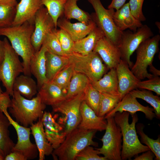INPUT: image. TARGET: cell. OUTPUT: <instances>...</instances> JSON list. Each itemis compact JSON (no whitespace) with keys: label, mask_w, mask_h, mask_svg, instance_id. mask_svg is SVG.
Listing matches in <instances>:
<instances>
[{"label":"cell","mask_w":160,"mask_h":160,"mask_svg":"<svg viewBox=\"0 0 160 160\" xmlns=\"http://www.w3.org/2000/svg\"><path fill=\"white\" fill-rule=\"evenodd\" d=\"M34 28V22L29 21L19 25L0 28V36L8 39L14 50L21 57L23 74L30 76V62L35 52L31 40Z\"/></svg>","instance_id":"6da1fadb"},{"label":"cell","mask_w":160,"mask_h":160,"mask_svg":"<svg viewBox=\"0 0 160 160\" xmlns=\"http://www.w3.org/2000/svg\"><path fill=\"white\" fill-rule=\"evenodd\" d=\"M129 113L124 111L116 112L113 116L116 124L120 128L122 137L121 151V160H130L138 154L150 150L148 147L142 144L138 139L135 127L138 121L135 113L131 115L132 123H129Z\"/></svg>","instance_id":"7a4b0ae2"},{"label":"cell","mask_w":160,"mask_h":160,"mask_svg":"<svg viewBox=\"0 0 160 160\" xmlns=\"http://www.w3.org/2000/svg\"><path fill=\"white\" fill-rule=\"evenodd\" d=\"M12 97L9 112L19 124L28 127L42 117L46 105L42 102L38 93L29 99L13 91Z\"/></svg>","instance_id":"3957f363"},{"label":"cell","mask_w":160,"mask_h":160,"mask_svg":"<svg viewBox=\"0 0 160 160\" xmlns=\"http://www.w3.org/2000/svg\"><path fill=\"white\" fill-rule=\"evenodd\" d=\"M97 131L76 128L67 134L60 145L54 149V159L60 160H75L76 155L88 146H98L93 140Z\"/></svg>","instance_id":"277c9868"},{"label":"cell","mask_w":160,"mask_h":160,"mask_svg":"<svg viewBox=\"0 0 160 160\" xmlns=\"http://www.w3.org/2000/svg\"><path fill=\"white\" fill-rule=\"evenodd\" d=\"M67 56L74 71L86 75L91 83L100 79L106 72V68L103 60L95 52L86 55L73 52Z\"/></svg>","instance_id":"5b68a950"},{"label":"cell","mask_w":160,"mask_h":160,"mask_svg":"<svg viewBox=\"0 0 160 160\" xmlns=\"http://www.w3.org/2000/svg\"><path fill=\"white\" fill-rule=\"evenodd\" d=\"M5 53L4 59L0 64V79L6 91L10 95H13V85L16 78L23 73L22 62L19 56L14 50L8 40L5 37Z\"/></svg>","instance_id":"8992f818"},{"label":"cell","mask_w":160,"mask_h":160,"mask_svg":"<svg viewBox=\"0 0 160 160\" xmlns=\"http://www.w3.org/2000/svg\"><path fill=\"white\" fill-rule=\"evenodd\" d=\"M160 36H153L142 42L136 49V60L131 71L140 80L151 79L154 76L147 71L148 66L152 65L154 56L159 50Z\"/></svg>","instance_id":"52a82bcc"},{"label":"cell","mask_w":160,"mask_h":160,"mask_svg":"<svg viewBox=\"0 0 160 160\" xmlns=\"http://www.w3.org/2000/svg\"><path fill=\"white\" fill-rule=\"evenodd\" d=\"M84 100V92H83L52 107L54 112L61 114L62 116L57 122L67 135L77 128L81 121L80 107Z\"/></svg>","instance_id":"ba28073f"},{"label":"cell","mask_w":160,"mask_h":160,"mask_svg":"<svg viewBox=\"0 0 160 160\" xmlns=\"http://www.w3.org/2000/svg\"><path fill=\"white\" fill-rule=\"evenodd\" d=\"M92 5L95 12L91 15L92 19L100 28L105 36L119 47L121 42L122 32L115 25L113 18V9H105L100 0H87Z\"/></svg>","instance_id":"9c48e42d"},{"label":"cell","mask_w":160,"mask_h":160,"mask_svg":"<svg viewBox=\"0 0 160 160\" xmlns=\"http://www.w3.org/2000/svg\"><path fill=\"white\" fill-rule=\"evenodd\" d=\"M106 119L105 132L100 139L102 146L96 149L99 155H103L107 160H121L122 140L120 128L116 123L113 116Z\"/></svg>","instance_id":"30bf717a"},{"label":"cell","mask_w":160,"mask_h":160,"mask_svg":"<svg viewBox=\"0 0 160 160\" xmlns=\"http://www.w3.org/2000/svg\"><path fill=\"white\" fill-rule=\"evenodd\" d=\"M153 36L151 28L144 25L133 32L129 30L122 31L121 42L119 48L121 59L124 60L129 68L133 64L130 60V57L136 50L140 44L144 41Z\"/></svg>","instance_id":"8fae6325"},{"label":"cell","mask_w":160,"mask_h":160,"mask_svg":"<svg viewBox=\"0 0 160 160\" xmlns=\"http://www.w3.org/2000/svg\"><path fill=\"white\" fill-rule=\"evenodd\" d=\"M34 28L31 36V43L35 52L41 47L48 33L56 27L53 19L44 6L36 13L34 18Z\"/></svg>","instance_id":"7c38bea8"},{"label":"cell","mask_w":160,"mask_h":160,"mask_svg":"<svg viewBox=\"0 0 160 160\" xmlns=\"http://www.w3.org/2000/svg\"><path fill=\"white\" fill-rule=\"evenodd\" d=\"M5 115L14 128L17 135V141L12 151H17L21 152L27 160H32L36 158L38 151L36 144L33 143L30 140V127H25L19 124L11 117L8 113Z\"/></svg>","instance_id":"4fadbf2b"},{"label":"cell","mask_w":160,"mask_h":160,"mask_svg":"<svg viewBox=\"0 0 160 160\" xmlns=\"http://www.w3.org/2000/svg\"><path fill=\"white\" fill-rule=\"evenodd\" d=\"M125 111L129 112L131 115L137 112H143L146 119L151 120L156 116L153 108L148 106H144L140 104L135 98L129 93L126 94L118 103L115 108L105 115L104 118L113 116L117 112L121 113Z\"/></svg>","instance_id":"5bb4252c"},{"label":"cell","mask_w":160,"mask_h":160,"mask_svg":"<svg viewBox=\"0 0 160 160\" xmlns=\"http://www.w3.org/2000/svg\"><path fill=\"white\" fill-rule=\"evenodd\" d=\"M57 116L45 111L41 117L46 135L54 149L63 143L67 135L63 127L56 121Z\"/></svg>","instance_id":"9a60e30c"},{"label":"cell","mask_w":160,"mask_h":160,"mask_svg":"<svg viewBox=\"0 0 160 160\" xmlns=\"http://www.w3.org/2000/svg\"><path fill=\"white\" fill-rule=\"evenodd\" d=\"M97 53L109 69L115 68L121 55L119 47L105 36L97 41L93 51Z\"/></svg>","instance_id":"2e32d148"},{"label":"cell","mask_w":160,"mask_h":160,"mask_svg":"<svg viewBox=\"0 0 160 160\" xmlns=\"http://www.w3.org/2000/svg\"><path fill=\"white\" fill-rule=\"evenodd\" d=\"M118 82V91L122 98L126 94L137 88L140 80L129 69L127 63L121 59L115 68Z\"/></svg>","instance_id":"e0dca14e"},{"label":"cell","mask_w":160,"mask_h":160,"mask_svg":"<svg viewBox=\"0 0 160 160\" xmlns=\"http://www.w3.org/2000/svg\"><path fill=\"white\" fill-rule=\"evenodd\" d=\"M97 26L92 19L88 24L81 22L72 23L62 16L57 20V27L65 31L74 42L87 36Z\"/></svg>","instance_id":"ac0fdd59"},{"label":"cell","mask_w":160,"mask_h":160,"mask_svg":"<svg viewBox=\"0 0 160 160\" xmlns=\"http://www.w3.org/2000/svg\"><path fill=\"white\" fill-rule=\"evenodd\" d=\"M80 112L81 120L78 128L100 132L105 130L107 121L104 117L97 115L84 100L81 104Z\"/></svg>","instance_id":"d6986e66"},{"label":"cell","mask_w":160,"mask_h":160,"mask_svg":"<svg viewBox=\"0 0 160 160\" xmlns=\"http://www.w3.org/2000/svg\"><path fill=\"white\" fill-rule=\"evenodd\" d=\"M43 6L41 0H21L17 5L12 26L20 25L26 21L34 22L36 13Z\"/></svg>","instance_id":"ffe728a7"},{"label":"cell","mask_w":160,"mask_h":160,"mask_svg":"<svg viewBox=\"0 0 160 160\" xmlns=\"http://www.w3.org/2000/svg\"><path fill=\"white\" fill-rule=\"evenodd\" d=\"M113 18L117 28L121 32L127 29L135 32L143 25L132 14L129 2L125 3L120 9L114 11Z\"/></svg>","instance_id":"44dd1931"},{"label":"cell","mask_w":160,"mask_h":160,"mask_svg":"<svg viewBox=\"0 0 160 160\" xmlns=\"http://www.w3.org/2000/svg\"><path fill=\"white\" fill-rule=\"evenodd\" d=\"M30 128L38 149L39 160H44L45 156L52 155L54 149L46 135L41 118L36 122L32 124Z\"/></svg>","instance_id":"7402d4cb"},{"label":"cell","mask_w":160,"mask_h":160,"mask_svg":"<svg viewBox=\"0 0 160 160\" xmlns=\"http://www.w3.org/2000/svg\"><path fill=\"white\" fill-rule=\"evenodd\" d=\"M38 93L44 103L52 107L66 99V92L52 81L44 83Z\"/></svg>","instance_id":"603a6c76"},{"label":"cell","mask_w":160,"mask_h":160,"mask_svg":"<svg viewBox=\"0 0 160 160\" xmlns=\"http://www.w3.org/2000/svg\"><path fill=\"white\" fill-rule=\"evenodd\" d=\"M47 51V48L42 45L38 51L35 52L30 62V72L36 80L38 89L48 81L46 76L45 53Z\"/></svg>","instance_id":"cb8c5ba5"},{"label":"cell","mask_w":160,"mask_h":160,"mask_svg":"<svg viewBox=\"0 0 160 160\" xmlns=\"http://www.w3.org/2000/svg\"><path fill=\"white\" fill-rule=\"evenodd\" d=\"M104 36L102 30L96 26L87 36L74 42L73 52L82 55H87L93 51L97 41Z\"/></svg>","instance_id":"d4e9b609"},{"label":"cell","mask_w":160,"mask_h":160,"mask_svg":"<svg viewBox=\"0 0 160 160\" xmlns=\"http://www.w3.org/2000/svg\"><path fill=\"white\" fill-rule=\"evenodd\" d=\"M45 57L46 76L48 81H51L59 71L69 64L67 56L58 55L48 50Z\"/></svg>","instance_id":"484cf974"},{"label":"cell","mask_w":160,"mask_h":160,"mask_svg":"<svg viewBox=\"0 0 160 160\" xmlns=\"http://www.w3.org/2000/svg\"><path fill=\"white\" fill-rule=\"evenodd\" d=\"M93 87L100 92L105 93L113 95L119 94L118 82L115 68H112L104 75L99 80L91 83Z\"/></svg>","instance_id":"4316f807"},{"label":"cell","mask_w":160,"mask_h":160,"mask_svg":"<svg viewBox=\"0 0 160 160\" xmlns=\"http://www.w3.org/2000/svg\"><path fill=\"white\" fill-rule=\"evenodd\" d=\"M13 91L29 99L37 94L38 88L37 82L31 76L20 75L15 79L13 85Z\"/></svg>","instance_id":"83f0119b"},{"label":"cell","mask_w":160,"mask_h":160,"mask_svg":"<svg viewBox=\"0 0 160 160\" xmlns=\"http://www.w3.org/2000/svg\"><path fill=\"white\" fill-rule=\"evenodd\" d=\"M10 121L4 113L0 111V148L5 156L12 151L15 144L10 137Z\"/></svg>","instance_id":"f1b7e54d"},{"label":"cell","mask_w":160,"mask_h":160,"mask_svg":"<svg viewBox=\"0 0 160 160\" xmlns=\"http://www.w3.org/2000/svg\"><path fill=\"white\" fill-rule=\"evenodd\" d=\"M17 0L0 1V28L11 26L15 18Z\"/></svg>","instance_id":"f546056e"},{"label":"cell","mask_w":160,"mask_h":160,"mask_svg":"<svg viewBox=\"0 0 160 160\" xmlns=\"http://www.w3.org/2000/svg\"><path fill=\"white\" fill-rule=\"evenodd\" d=\"M78 0H67L64 7L63 14L68 20L75 19L88 24L92 20L91 15L80 9L77 4Z\"/></svg>","instance_id":"4dcf8cb0"},{"label":"cell","mask_w":160,"mask_h":160,"mask_svg":"<svg viewBox=\"0 0 160 160\" xmlns=\"http://www.w3.org/2000/svg\"><path fill=\"white\" fill-rule=\"evenodd\" d=\"M90 83L86 75L74 72L66 90V99L84 92Z\"/></svg>","instance_id":"1f68e13d"},{"label":"cell","mask_w":160,"mask_h":160,"mask_svg":"<svg viewBox=\"0 0 160 160\" xmlns=\"http://www.w3.org/2000/svg\"><path fill=\"white\" fill-rule=\"evenodd\" d=\"M136 98L141 99L150 104L153 108L156 116L160 117V99L154 95L151 91L146 89H134L129 92Z\"/></svg>","instance_id":"d6a6232c"},{"label":"cell","mask_w":160,"mask_h":160,"mask_svg":"<svg viewBox=\"0 0 160 160\" xmlns=\"http://www.w3.org/2000/svg\"><path fill=\"white\" fill-rule=\"evenodd\" d=\"M100 101L99 116L104 117L113 109L121 100V95H115L100 92Z\"/></svg>","instance_id":"836d02e7"},{"label":"cell","mask_w":160,"mask_h":160,"mask_svg":"<svg viewBox=\"0 0 160 160\" xmlns=\"http://www.w3.org/2000/svg\"><path fill=\"white\" fill-rule=\"evenodd\" d=\"M144 126L139 123L136 126V130L140 137V142L145 144L149 147L155 155L157 160L160 159V137L159 136L156 140H154L149 137L143 132Z\"/></svg>","instance_id":"e575fe53"},{"label":"cell","mask_w":160,"mask_h":160,"mask_svg":"<svg viewBox=\"0 0 160 160\" xmlns=\"http://www.w3.org/2000/svg\"><path fill=\"white\" fill-rule=\"evenodd\" d=\"M47 9L57 28V21L63 15L64 5L67 0H41Z\"/></svg>","instance_id":"d590c367"},{"label":"cell","mask_w":160,"mask_h":160,"mask_svg":"<svg viewBox=\"0 0 160 160\" xmlns=\"http://www.w3.org/2000/svg\"><path fill=\"white\" fill-rule=\"evenodd\" d=\"M84 92V100L98 116L100 101V92L93 87L91 83L89 84Z\"/></svg>","instance_id":"8d00e7d4"},{"label":"cell","mask_w":160,"mask_h":160,"mask_svg":"<svg viewBox=\"0 0 160 160\" xmlns=\"http://www.w3.org/2000/svg\"><path fill=\"white\" fill-rule=\"evenodd\" d=\"M74 72L73 66L69 64L59 71L51 81L66 92Z\"/></svg>","instance_id":"74e56055"},{"label":"cell","mask_w":160,"mask_h":160,"mask_svg":"<svg viewBox=\"0 0 160 160\" xmlns=\"http://www.w3.org/2000/svg\"><path fill=\"white\" fill-rule=\"evenodd\" d=\"M55 28L49 32L45 36L42 45L44 46L47 50L56 55L66 56L64 54L59 40L56 33Z\"/></svg>","instance_id":"f35d334b"},{"label":"cell","mask_w":160,"mask_h":160,"mask_svg":"<svg viewBox=\"0 0 160 160\" xmlns=\"http://www.w3.org/2000/svg\"><path fill=\"white\" fill-rule=\"evenodd\" d=\"M56 33L65 55L67 56L71 54L73 52L74 42L67 33L61 29H56Z\"/></svg>","instance_id":"ab89813d"},{"label":"cell","mask_w":160,"mask_h":160,"mask_svg":"<svg viewBox=\"0 0 160 160\" xmlns=\"http://www.w3.org/2000/svg\"><path fill=\"white\" fill-rule=\"evenodd\" d=\"M98 151L91 146L85 147L76 156L75 160H107L103 156L99 155Z\"/></svg>","instance_id":"60d3db41"},{"label":"cell","mask_w":160,"mask_h":160,"mask_svg":"<svg viewBox=\"0 0 160 160\" xmlns=\"http://www.w3.org/2000/svg\"><path fill=\"white\" fill-rule=\"evenodd\" d=\"M145 81H140L137 88L147 89L155 92L158 95H160V78L159 76H154Z\"/></svg>","instance_id":"b9f144b4"},{"label":"cell","mask_w":160,"mask_h":160,"mask_svg":"<svg viewBox=\"0 0 160 160\" xmlns=\"http://www.w3.org/2000/svg\"><path fill=\"white\" fill-rule=\"evenodd\" d=\"M144 0H130L129 2L130 11L133 15L137 20L144 21L146 18L142 11Z\"/></svg>","instance_id":"7bdbcfd3"},{"label":"cell","mask_w":160,"mask_h":160,"mask_svg":"<svg viewBox=\"0 0 160 160\" xmlns=\"http://www.w3.org/2000/svg\"><path fill=\"white\" fill-rule=\"evenodd\" d=\"M10 96L6 91L0 94V111L4 114L8 113L7 109L11 106L12 100Z\"/></svg>","instance_id":"ee69618b"},{"label":"cell","mask_w":160,"mask_h":160,"mask_svg":"<svg viewBox=\"0 0 160 160\" xmlns=\"http://www.w3.org/2000/svg\"><path fill=\"white\" fill-rule=\"evenodd\" d=\"M4 160H27L23 154L17 151H13L7 155Z\"/></svg>","instance_id":"f6af8a7d"},{"label":"cell","mask_w":160,"mask_h":160,"mask_svg":"<svg viewBox=\"0 0 160 160\" xmlns=\"http://www.w3.org/2000/svg\"><path fill=\"white\" fill-rule=\"evenodd\" d=\"M142 154L135 156L134 160H153L155 155L151 150L147 151Z\"/></svg>","instance_id":"bcb514c9"},{"label":"cell","mask_w":160,"mask_h":160,"mask_svg":"<svg viewBox=\"0 0 160 160\" xmlns=\"http://www.w3.org/2000/svg\"><path fill=\"white\" fill-rule=\"evenodd\" d=\"M126 1V0H112L111 4L108 6V8L117 10L125 4Z\"/></svg>","instance_id":"7dc6e473"},{"label":"cell","mask_w":160,"mask_h":160,"mask_svg":"<svg viewBox=\"0 0 160 160\" xmlns=\"http://www.w3.org/2000/svg\"><path fill=\"white\" fill-rule=\"evenodd\" d=\"M5 53L4 44L3 40L0 39V64L2 62L4 57Z\"/></svg>","instance_id":"c3c4849f"},{"label":"cell","mask_w":160,"mask_h":160,"mask_svg":"<svg viewBox=\"0 0 160 160\" xmlns=\"http://www.w3.org/2000/svg\"><path fill=\"white\" fill-rule=\"evenodd\" d=\"M150 71L154 76H159L160 75V71L156 68L153 65L149 66Z\"/></svg>","instance_id":"681fc988"},{"label":"cell","mask_w":160,"mask_h":160,"mask_svg":"<svg viewBox=\"0 0 160 160\" xmlns=\"http://www.w3.org/2000/svg\"><path fill=\"white\" fill-rule=\"evenodd\" d=\"M5 156L0 148V160H4Z\"/></svg>","instance_id":"f907efd6"},{"label":"cell","mask_w":160,"mask_h":160,"mask_svg":"<svg viewBox=\"0 0 160 160\" xmlns=\"http://www.w3.org/2000/svg\"><path fill=\"white\" fill-rule=\"evenodd\" d=\"M1 81V80L0 79V83ZM3 92V91H2V89H1V87L0 85V94L1 93V92Z\"/></svg>","instance_id":"816d5d0a"},{"label":"cell","mask_w":160,"mask_h":160,"mask_svg":"<svg viewBox=\"0 0 160 160\" xmlns=\"http://www.w3.org/2000/svg\"><path fill=\"white\" fill-rule=\"evenodd\" d=\"M1 0H0V1H1Z\"/></svg>","instance_id":"f5cc1de1"}]
</instances>
